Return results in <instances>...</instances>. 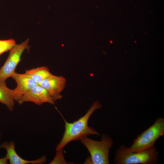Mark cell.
Wrapping results in <instances>:
<instances>
[{
  "instance_id": "cell-14",
  "label": "cell",
  "mask_w": 164,
  "mask_h": 164,
  "mask_svg": "<svg viewBox=\"0 0 164 164\" xmlns=\"http://www.w3.org/2000/svg\"><path fill=\"white\" fill-rule=\"evenodd\" d=\"M8 159L6 156L4 157L0 158V164H8Z\"/></svg>"
},
{
  "instance_id": "cell-9",
  "label": "cell",
  "mask_w": 164,
  "mask_h": 164,
  "mask_svg": "<svg viewBox=\"0 0 164 164\" xmlns=\"http://www.w3.org/2000/svg\"><path fill=\"white\" fill-rule=\"evenodd\" d=\"M0 147L6 151V156L10 164H41L44 163L46 161V158L45 155L35 160H27L23 159L16 153L15 143L13 141L3 142L1 144Z\"/></svg>"
},
{
  "instance_id": "cell-4",
  "label": "cell",
  "mask_w": 164,
  "mask_h": 164,
  "mask_svg": "<svg viewBox=\"0 0 164 164\" xmlns=\"http://www.w3.org/2000/svg\"><path fill=\"white\" fill-rule=\"evenodd\" d=\"M164 134V118L159 117L154 123L135 139L129 147L132 152H138L149 149L154 145L160 137Z\"/></svg>"
},
{
  "instance_id": "cell-2",
  "label": "cell",
  "mask_w": 164,
  "mask_h": 164,
  "mask_svg": "<svg viewBox=\"0 0 164 164\" xmlns=\"http://www.w3.org/2000/svg\"><path fill=\"white\" fill-rule=\"evenodd\" d=\"M159 153L156 146L143 151L132 152L124 145H120L114 158L116 164H156Z\"/></svg>"
},
{
  "instance_id": "cell-6",
  "label": "cell",
  "mask_w": 164,
  "mask_h": 164,
  "mask_svg": "<svg viewBox=\"0 0 164 164\" xmlns=\"http://www.w3.org/2000/svg\"><path fill=\"white\" fill-rule=\"evenodd\" d=\"M27 102L40 105L45 103L54 104L55 101L48 91L39 84L23 95L17 102L21 104Z\"/></svg>"
},
{
  "instance_id": "cell-1",
  "label": "cell",
  "mask_w": 164,
  "mask_h": 164,
  "mask_svg": "<svg viewBox=\"0 0 164 164\" xmlns=\"http://www.w3.org/2000/svg\"><path fill=\"white\" fill-rule=\"evenodd\" d=\"M101 107L100 103L95 101L84 115L72 123L67 122L63 118L65 123V131L60 142L56 146V151H62L66 145L72 141L80 140L89 135H99L96 130L88 126V121L94 111Z\"/></svg>"
},
{
  "instance_id": "cell-8",
  "label": "cell",
  "mask_w": 164,
  "mask_h": 164,
  "mask_svg": "<svg viewBox=\"0 0 164 164\" xmlns=\"http://www.w3.org/2000/svg\"><path fill=\"white\" fill-rule=\"evenodd\" d=\"M12 77L16 82V87L12 89L15 101L17 102L25 94L39 84L31 78L15 72Z\"/></svg>"
},
{
  "instance_id": "cell-11",
  "label": "cell",
  "mask_w": 164,
  "mask_h": 164,
  "mask_svg": "<svg viewBox=\"0 0 164 164\" xmlns=\"http://www.w3.org/2000/svg\"><path fill=\"white\" fill-rule=\"evenodd\" d=\"M49 68L46 67H41L26 70L23 74L29 77L38 84L51 75Z\"/></svg>"
},
{
  "instance_id": "cell-15",
  "label": "cell",
  "mask_w": 164,
  "mask_h": 164,
  "mask_svg": "<svg viewBox=\"0 0 164 164\" xmlns=\"http://www.w3.org/2000/svg\"><path fill=\"white\" fill-rule=\"evenodd\" d=\"M0 138H1V133H0Z\"/></svg>"
},
{
  "instance_id": "cell-7",
  "label": "cell",
  "mask_w": 164,
  "mask_h": 164,
  "mask_svg": "<svg viewBox=\"0 0 164 164\" xmlns=\"http://www.w3.org/2000/svg\"><path fill=\"white\" fill-rule=\"evenodd\" d=\"M66 81L63 77L51 74L39 84L48 91L56 101L62 98L60 93L65 87Z\"/></svg>"
},
{
  "instance_id": "cell-10",
  "label": "cell",
  "mask_w": 164,
  "mask_h": 164,
  "mask_svg": "<svg viewBox=\"0 0 164 164\" xmlns=\"http://www.w3.org/2000/svg\"><path fill=\"white\" fill-rule=\"evenodd\" d=\"M15 101L12 89L7 86L5 81L0 80V103L5 105L10 111H12Z\"/></svg>"
},
{
  "instance_id": "cell-12",
  "label": "cell",
  "mask_w": 164,
  "mask_h": 164,
  "mask_svg": "<svg viewBox=\"0 0 164 164\" xmlns=\"http://www.w3.org/2000/svg\"><path fill=\"white\" fill-rule=\"evenodd\" d=\"M16 44L15 41L13 39L0 40V55L10 51Z\"/></svg>"
},
{
  "instance_id": "cell-5",
  "label": "cell",
  "mask_w": 164,
  "mask_h": 164,
  "mask_svg": "<svg viewBox=\"0 0 164 164\" xmlns=\"http://www.w3.org/2000/svg\"><path fill=\"white\" fill-rule=\"evenodd\" d=\"M29 42L27 39L19 44H16L10 50L8 58L0 69V80L5 81L15 72V69L22 53L28 47Z\"/></svg>"
},
{
  "instance_id": "cell-16",
  "label": "cell",
  "mask_w": 164,
  "mask_h": 164,
  "mask_svg": "<svg viewBox=\"0 0 164 164\" xmlns=\"http://www.w3.org/2000/svg\"></svg>"
},
{
  "instance_id": "cell-3",
  "label": "cell",
  "mask_w": 164,
  "mask_h": 164,
  "mask_svg": "<svg viewBox=\"0 0 164 164\" xmlns=\"http://www.w3.org/2000/svg\"><path fill=\"white\" fill-rule=\"evenodd\" d=\"M101 138L100 141H97L85 136L80 140L90 154L91 164L109 163V152L113 145V141L108 135L102 134Z\"/></svg>"
},
{
  "instance_id": "cell-13",
  "label": "cell",
  "mask_w": 164,
  "mask_h": 164,
  "mask_svg": "<svg viewBox=\"0 0 164 164\" xmlns=\"http://www.w3.org/2000/svg\"><path fill=\"white\" fill-rule=\"evenodd\" d=\"M56 152L55 158L50 164L58 163L63 162L62 160L63 159V157L62 151H57Z\"/></svg>"
}]
</instances>
